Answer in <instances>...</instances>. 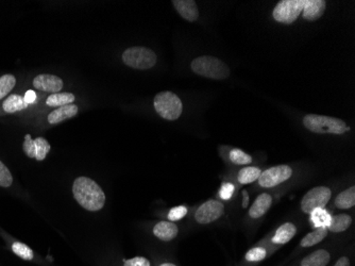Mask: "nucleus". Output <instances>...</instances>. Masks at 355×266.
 <instances>
[{
  "instance_id": "obj_1",
  "label": "nucleus",
  "mask_w": 355,
  "mask_h": 266,
  "mask_svg": "<svg viewBox=\"0 0 355 266\" xmlns=\"http://www.w3.org/2000/svg\"><path fill=\"white\" fill-rule=\"evenodd\" d=\"M73 194L81 207L90 212L101 210L106 204V194L95 181L79 177L73 184Z\"/></svg>"
},
{
  "instance_id": "obj_2",
  "label": "nucleus",
  "mask_w": 355,
  "mask_h": 266,
  "mask_svg": "<svg viewBox=\"0 0 355 266\" xmlns=\"http://www.w3.org/2000/svg\"><path fill=\"white\" fill-rule=\"evenodd\" d=\"M304 125L310 132L319 134H337L341 136L350 130L343 119L326 115L308 114L304 119Z\"/></svg>"
},
{
  "instance_id": "obj_3",
  "label": "nucleus",
  "mask_w": 355,
  "mask_h": 266,
  "mask_svg": "<svg viewBox=\"0 0 355 266\" xmlns=\"http://www.w3.org/2000/svg\"><path fill=\"white\" fill-rule=\"evenodd\" d=\"M192 71L195 74L213 79V80H223L230 76V69L221 60L212 56H201L193 60Z\"/></svg>"
},
{
  "instance_id": "obj_4",
  "label": "nucleus",
  "mask_w": 355,
  "mask_h": 266,
  "mask_svg": "<svg viewBox=\"0 0 355 266\" xmlns=\"http://www.w3.org/2000/svg\"><path fill=\"white\" fill-rule=\"evenodd\" d=\"M154 106L156 113L167 121H175L182 114V101L175 93L169 90L156 94Z\"/></svg>"
},
{
  "instance_id": "obj_5",
  "label": "nucleus",
  "mask_w": 355,
  "mask_h": 266,
  "mask_svg": "<svg viewBox=\"0 0 355 266\" xmlns=\"http://www.w3.org/2000/svg\"><path fill=\"white\" fill-rule=\"evenodd\" d=\"M156 53L147 47L135 46L125 50L123 53V61L127 66L140 71L152 69L156 65Z\"/></svg>"
},
{
  "instance_id": "obj_6",
  "label": "nucleus",
  "mask_w": 355,
  "mask_h": 266,
  "mask_svg": "<svg viewBox=\"0 0 355 266\" xmlns=\"http://www.w3.org/2000/svg\"><path fill=\"white\" fill-rule=\"evenodd\" d=\"M331 197L332 191L328 186L310 189L301 200V210L306 214H312L316 210L325 209Z\"/></svg>"
},
{
  "instance_id": "obj_7",
  "label": "nucleus",
  "mask_w": 355,
  "mask_h": 266,
  "mask_svg": "<svg viewBox=\"0 0 355 266\" xmlns=\"http://www.w3.org/2000/svg\"><path fill=\"white\" fill-rule=\"evenodd\" d=\"M304 3L306 0H282L273 10V19L281 24H293L304 11Z\"/></svg>"
},
{
  "instance_id": "obj_8",
  "label": "nucleus",
  "mask_w": 355,
  "mask_h": 266,
  "mask_svg": "<svg viewBox=\"0 0 355 266\" xmlns=\"http://www.w3.org/2000/svg\"><path fill=\"white\" fill-rule=\"evenodd\" d=\"M293 176V169L289 165H278L260 173L258 181L262 188L271 189L280 186Z\"/></svg>"
},
{
  "instance_id": "obj_9",
  "label": "nucleus",
  "mask_w": 355,
  "mask_h": 266,
  "mask_svg": "<svg viewBox=\"0 0 355 266\" xmlns=\"http://www.w3.org/2000/svg\"><path fill=\"white\" fill-rule=\"evenodd\" d=\"M223 214H225V206L223 202L211 200L204 202L198 208L195 213V219L200 225H208L221 219Z\"/></svg>"
},
{
  "instance_id": "obj_10",
  "label": "nucleus",
  "mask_w": 355,
  "mask_h": 266,
  "mask_svg": "<svg viewBox=\"0 0 355 266\" xmlns=\"http://www.w3.org/2000/svg\"><path fill=\"white\" fill-rule=\"evenodd\" d=\"M23 149L27 157L38 160V161H43L47 157L48 152L51 149V146L46 138H36L34 140L31 138L30 134H26L24 144H23Z\"/></svg>"
},
{
  "instance_id": "obj_11",
  "label": "nucleus",
  "mask_w": 355,
  "mask_h": 266,
  "mask_svg": "<svg viewBox=\"0 0 355 266\" xmlns=\"http://www.w3.org/2000/svg\"><path fill=\"white\" fill-rule=\"evenodd\" d=\"M34 86L47 93H60L63 88V80L55 75L40 74L34 79Z\"/></svg>"
},
{
  "instance_id": "obj_12",
  "label": "nucleus",
  "mask_w": 355,
  "mask_h": 266,
  "mask_svg": "<svg viewBox=\"0 0 355 266\" xmlns=\"http://www.w3.org/2000/svg\"><path fill=\"white\" fill-rule=\"evenodd\" d=\"M173 5L187 22H195L199 17V11L194 0H173Z\"/></svg>"
},
{
  "instance_id": "obj_13",
  "label": "nucleus",
  "mask_w": 355,
  "mask_h": 266,
  "mask_svg": "<svg viewBox=\"0 0 355 266\" xmlns=\"http://www.w3.org/2000/svg\"><path fill=\"white\" fill-rule=\"evenodd\" d=\"M273 204V196L268 193H263L256 197L252 204V208L249 210V217L252 219H260L267 213L268 210Z\"/></svg>"
},
{
  "instance_id": "obj_14",
  "label": "nucleus",
  "mask_w": 355,
  "mask_h": 266,
  "mask_svg": "<svg viewBox=\"0 0 355 266\" xmlns=\"http://www.w3.org/2000/svg\"><path fill=\"white\" fill-rule=\"evenodd\" d=\"M326 7H327V3L325 0H306L304 11H302L304 19L310 22L317 21L325 13Z\"/></svg>"
},
{
  "instance_id": "obj_15",
  "label": "nucleus",
  "mask_w": 355,
  "mask_h": 266,
  "mask_svg": "<svg viewBox=\"0 0 355 266\" xmlns=\"http://www.w3.org/2000/svg\"><path fill=\"white\" fill-rule=\"evenodd\" d=\"M154 234L164 242H169L177 238L179 229L171 221H160L154 227Z\"/></svg>"
},
{
  "instance_id": "obj_16",
  "label": "nucleus",
  "mask_w": 355,
  "mask_h": 266,
  "mask_svg": "<svg viewBox=\"0 0 355 266\" xmlns=\"http://www.w3.org/2000/svg\"><path fill=\"white\" fill-rule=\"evenodd\" d=\"M77 114H78V107L74 105V104L73 105L63 106V107L58 108L55 111L49 113L48 121L51 125L60 124L62 121L76 117Z\"/></svg>"
},
{
  "instance_id": "obj_17",
  "label": "nucleus",
  "mask_w": 355,
  "mask_h": 266,
  "mask_svg": "<svg viewBox=\"0 0 355 266\" xmlns=\"http://www.w3.org/2000/svg\"><path fill=\"white\" fill-rule=\"evenodd\" d=\"M330 261L331 254L326 250H318L301 260L300 266H327Z\"/></svg>"
},
{
  "instance_id": "obj_18",
  "label": "nucleus",
  "mask_w": 355,
  "mask_h": 266,
  "mask_svg": "<svg viewBox=\"0 0 355 266\" xmlns=\"http://www.w3.org/2000/svg\"><path fill=\"white\" fill-rule=\"evenodd\" d=\"M297 233V227L293 223H285L278 228L275 235L271 239V243L275 245H284L293 240Z\"/></svg>"
},
{
  "instance_id": "obj_19",
  "label": "nucleus",
  "mask_w": 355,
  "mask_h": 266,
  "mask_svg": "<svg viewBox=\"0 0 355 266\" xmlns=\"http://www.w3.org/2000/svg\"><path fill=\"white\" fill-rule=\"evenodd\" d=\"M352 223V217L348 214H337L330 217L327 228L333 233H341L349 229Z\"/></svg>"
},
{
  "instance_id": "obj_20",
  "label": "nucleus",
  "mask_w": 355,
  "mask_h": 266,
  "mask_svg": "<svg viewBox=\"0 0 355 266\" xmlns=\"http://www.w3.org/2000/svg\"><path fill=\"white\" fill-rule=\"evenodd\" d=\"M328 235V228L326 226L318 227L315 230L308 233L300 242L301 247L308 248L319 244L325 240Z\"/></svg>"
},
{
  "instance_id": "obj_21",
  "label": "nucleus",
  "mask_w": 355,
  "mask_h": 266,
  "mask_svg": "<svg viewBox=\"0 0 355 266\" xmlns=\"http://www.w3.org/2000/svg\"><path fill=\"white\" fill-rule=\"evenodd\" d=\"M334 204H335V207H336L337 209L341 210H348L354 207L355 186H351V188L339 193V195L335 198Z\"/></svg>"
},
{
  "instance_id": "obj_22",
  "label": "nucleus",
  "mask_w": 355,
  "mask_h": 266,
  "mask_svg": "<svg viewBox=\"0 0 355 266\" xmlns=\"http://www.w3.org/2000/svg\"><path fill=\"white\" fill-rule=\"evenodd\" d=\"M28 106V104L25 101L24 97L16 95V94L10 95L3 104V110H5V113H9V114H13V113L27 109Z\"/></svg>"
},
{
  "instance_id": "obj_23",
  "label": "nucleus",
  "mask_w": 355,
  "mask_h": 266,
  "mask_svg": "<svg viewBox=\"0 0 355 266\" xmlns=\"http://www.w3.org/2000/svg\"><path fill=\"white\" fill-rule=\"evenodd\" d=\"M75 99H76V97H75L74 94L69 93V92L51 94L46 99V105L48 107L60 108L63 107V106L73 105Z\"/></svg>"
},
{
  "instance_id": "obj_24",
  "label": "nucleus",
  "mask_w": 355,
  "mask_h": 266,
  "mask_svg": "<svg viewBox=\"0 0 355 266\" xmlns=\"http://www.w3.org/2000/svg\"><path fill=\"white\" fill-rule=\"evenodd\" d=\"M260 173H262V171L258 167H246L238 171L237 180L242 184H250V183L258 180Z\"/></svg>"
},
{
  "instance_id": "obj_25",
  "label": "nucleus",
  "mask_w": 355,
  "mask_h": 266,
  "mask_svg": "<svg viewBox=\"0 0 355 266\" xmlns=\"http://www.w3.org/2000/svg\"><path fill=\"white\" fill-rule=\"evenodd\" d=\"M230 161L235 165H249L252 163V157L238 148H234L229 154Z\"/></svg>"
},
{
  "instance_id": "obj_26",
  "label": "nucleus",
  "mask_w": 355,
  "mask_h": 266,
  "mask_svg": "<svg viewBox=\"0 0 355 266\" xmlns=\"http://www.w3.org/2000/svg\"><path fill=\"white\" fill-rule=\"evenodd\" d=\"M16 78L13 75H3L0 77V99L9 95L10 92L14 88Z\"/></svg>"
},
{
  "instance_id": "obj_27",
  "label": "nucleus",
  "mask_w": 355,
  "mask_h": 266,
  "mask_svg": "<svg viewBox=\"0 0 355 266\" xmlns=\"http://www.w3.org/2000/svg\"><path fill=\"white\" fill-rule=\"evenodd\" d=\"M12 250L16 256H19V258H22L23 260H30L34 259V254L32 252L29 246H27L26 244H23L21 242H15L14 244L12 245Z\"/></svg>"
},
{
  "instance_id": "obj_28",
  "label": "nucleus",
  "mask_w": 355,
  "mask_h": 266,
  "mask_svg": "<svg viewBox=\"0 0 355 266\" xmlns=\"http://www.w3.org/2000/svg\"><path fill=\"white\" fill-rule=\"evenodd\" d=\"M267 257V250L266 248L258 247L252 248L246 254H245V259L246 261L256 263V262L263 261Z\"/></svg>"
},
{
  "instance_id": "obj_29",
  "label": "nucleus",
  "mask_w": 355,
  "mask_h": 266,
  "mask_svg": "<svg viewBox=\"0 0 355 266\" xmlns=\"http://www.w3.org/2000/svg\"><path fill=\"white\" fill-rule=\"evenodd\" d=\"M12 173H10L9 169L0 161V186L1 188H10L12 186Z\"/></svg>"
},
{
  "instance_id": "obj_30",
  "label": "nucleus",
  "mask_w": 355,
  "mask_h": 266,
  "mask_svg": "<svg viewBox=\"0 0 355 266\" xmlns=\"http://www.w3.org/2000/svg\"><path fill=\"white\" fill-rule=\"evenodd\" d=\"M310 215H313L312 221H314L315 225H317L318 227L327 226L328 223H329V214L323 209L316 210V211L313 212Z\"/></svg>"
},
{
  "instance_id": "obj_31",
  "label": "nucleus",
  "mask_w": 355,
  "mask_h": 266,
  "mask_svg": "<svg viewBox=\"0 0 355 266\" xmlns=\"http://www.w3.org/2000/svg\"><path fill=\"white\" fill-rule=\"evenodd\" d=\"M187 214V208L180 206V207H175L169 211V219L171 221H177L182 219Z\"/></svg>"
},
{
  "instance_id": "obj_32",
  "label": "nucleus",
  "mask_w": 355,
  "mask_h": 266,
  "mask_svg": "<svg viewBox=\"0 0 355 266\" xmlns=\"http://www.w3.org/2000/svg\"><path fill=\"white\" fill-rule=\"evenodd\" d=\"M233 193H234V186L231 183H225L221 189V193L219 195L223 200H229L230 198L232 197Z\"/></svg>"
},
{
  "instance_id": "obj_33",
  "label": "nucleus",
  "mask_w": 355,
  "mask_h": 266,
  "mask_svg": "<svg viewBox=\"0 0 355 266\" xmlns=\"http://www.w3.org/2000/svg\"><path fill=\"white\" fill-rule=\"evenodd\" d=\"M123 266H150V261L145 257H134L125 261Z\"/></svg>"
},
{
  "instance_id": "obj_34",
  "label": "nucleus",
  "mask_w": 355,
  "mask_h": 266,
  "mask_svg": "<svg viewBox=\"0 0 355 266\" xmlns=\"http://www.w3.org/2000/svg\"><path fill=\"white\" fill-rule=\"evenodd\" d=\"M24 99L25 101L28 104V105H30V104H34V102L36 100V92L32 90H28V92L26 93V95H25Z\"/></svg>"
},
{
  "instance_id": "obj_35",
  "label": "nucleus",
  "mask_w": 355,
  "mask_h": 266,
  "mask_svg": "<svg viewBox=\"0 0 355 266\" xmlns=\"http://www.w3.org/2000/svg\"><path fill=\"white\" fill-rule=\"evenodd\" d=\"M333 266H350V259L346 256L339 258Z\"/></svg>"
},
{
  "instance_id": "obj_36",
  "label": "nucleus",
  "mask_w": 355,
  "mask_h": 266,
  "mask_svg": "<svg viewBox=\"0 0 355 266\" xmlns=\"http://www.w3.org/2000/svg\"><path fill=\"white\" fill-rule=\"evenodd\" d=\"M160 266H177L175 265V264H173V263H163V264H161V265Z\"/></svg>"
}]
</instances>
